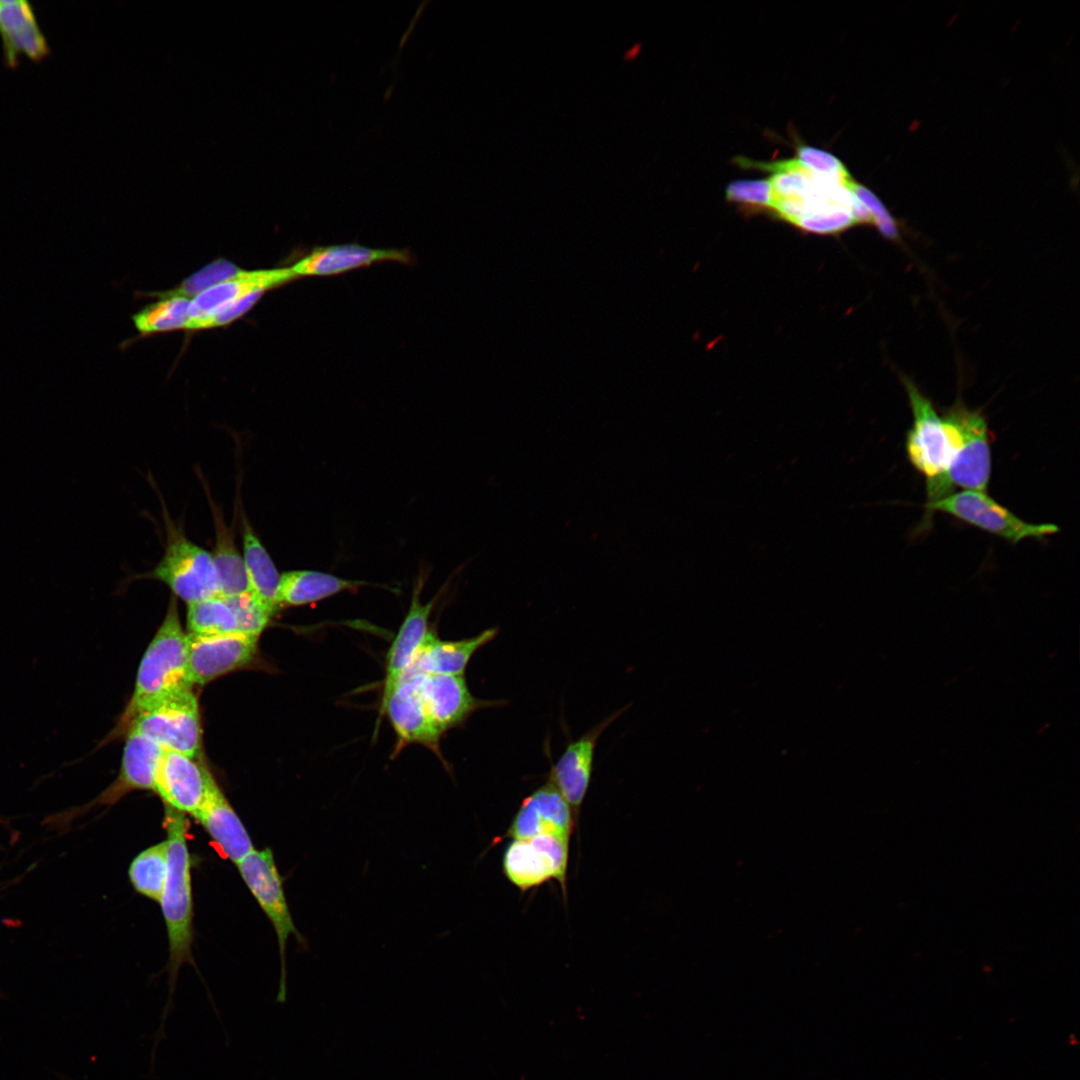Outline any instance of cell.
<instances>
[{
  "label": "cell",
  "mask_w": 1080,
  "mask_h": 1080,
  "mask_svg": "<svg viewBox=\"0 0 1080 1080\" xmlns=\"http://www.w3.org/2000/svg\"><path fill=\"white\" fill-rule=\"evenodd\" d=\"M164 827L167 835L168 869L159 903L169 944V959L166 967L169 975V996L161 1015L159 1028L152 1036L154 1044L151 1062L155 1061L158 1044L166 1038L165 1021L173 1008V995L179 970L185 963L195 965L192 955L193 897L191 857L187 843L188 821L185 814L165 806Z\"/></svg>",
  "instance_id": "obj_1"
},
{
  "label": "cell",
  "mask_w": 1080,
  "mask_h": 1080,
  "mask_svg": "<svg viewBox=\"0 0 1080 1080\" xmlns=\"http://www.w3.org/2000/svg\"><path fill=\"white\" fill-rule=\"evenodd\" d=\"M192 685L187 634L181 626L176 600L171 597L165 619L141 660L123 722L127 724L143 706L177 691L191 689Z\"/></svg>",
  "instance_id": "obj_2"
},
{
  "label": "cell",
  "mask_w": 1080,
  "mask_h": 1080,
  "mask_svg": "<svg viewBox=\"0 0 1080 1080\" xmlns=\"http://www.w3.org/2000/svg\"><path fill=\"white\" fill-rule=\"evenodd\" d=\"M904 384L913 414V424L907 431L905 450L912 466L926 478L927 502L930 503L952 493L947 471L952 450L946 428L931 401L913 382Z\"/></svg>",
  "instance_id": "obj_3"
},
{
  "label": "cell",
  "mask_w": 1080,
  "mask_h": 1080,
  "mask_svg": "<svg viewBox=\"0 0 1080 1080\" xmlns=\"http://www.w3.org/2000/svg\"><path fill=\"white\" fill-rule=\"evenodd\" d=\"M952 459L947 471L951 487L985 491L991 475V446L984 416L961 403L942 417Z\"/></svg>",
  "instance_id": "obj_4"
},
{
  "label": "cell",
  "mask_w": 1080,
  "mask_h": 1080,
  "mask_svg": "<svg viewBox=\"0 0 1080 1080\" xmlns=\"http://www.w3.org/2000/svg\"><path fill=\"white\" fill-rule=\"evenodd\" d=\"M165 523V553L148 576L165 583L188 604L220 595L211 553L190 541L167 516Z\"/></svg>",
  "instance_id": "obj_5"
},
{
  "label": "cell",
  "mask_w": 1080,
  "mask_h": 1080,
  "mask_svg": "<svg viewBox=\"0 0 1080 1080\" xmlns=\"http://www.w3.org/2000/svg\"><path fill=\"white\" fill-rule=\"evenodd\" d=\"M128 722L129 727L162 748L192 758L199 754L202 734L198 702L192 689L177 691L143 706Z\"/></svg>",
  "instance_id": "obj_6"
},
{
  "label": "cell",
  "mask_w": 1080,
  "mask_h": 1080,
  "mask_svg": "<svg viewBox=\"0 0 1080 1080\" xmlns=\"http://www.w3.org/2000/svg\"><path fill=\"white\" fill-rule=\"evenodd\" d=\"M236 866L244 883L275 930L281 961L276 1003H284L287 999L285 964L287 940L290 935H294L302 946L307 945L306 940L293 922L273 851L268 847L261 850L254 849Z\"/></svg>",
  "instance_id": "obj_7"
},
{
  "label": "cell",
  "mask_w": 1080,
  "mask_h": 1080,
  "mask_svg": "<svg viewBox=\"0 0 1080 1080\" xmlns=\"http://www.w3.org/2000/svg\"><path fill=\"white\" fill-rule=\"evenodd\" d=\"M924 507L928 514L935 511L948 514L1012 544L1025 539L1041 540L1059 531L1052 523L1037 524L1020 519L985 491L963 489L925 503Z\"/></svg>",
  "instance_id": "obj_8"
},
{
  "label": "cell",
  "mask_w": 1080,
  "mask_h": 1080,
  "mask_svg": "<svg viewBox=\"0 0 1080 1080\" xmlns=\"http://www.w3.org/2000/svg\"><path fill=\"white\" fill-rule=\"evenodd\" d=\"M569 838L544 833L526 839H513L503 856L507 879L525 891L556 879L565 887Z\"/></svg>",
  "instance_id": "obj_9"
},
{
  "label": "cell",
  "mask_w": 1080,
  "mask_h": 1080,
  "mask_svg": "<svg viewBox=\"0 0 1080 1080\" xmlns=\"http://www.w3.org/2000/svg\"><path fill=\"white\" fill-rule=\"evenodd\" d=\"M271 614L250 592L217 595L188 604L189 633L199 635L250 634L259 636Z\"/></svg>",
  "instance_id": "obj_10"
},
{
  "label": "cell",
  "mask_w": 1080,
  "mask_h": 1080,
  "mask_svg": "<svg viewBox=\"0 0 1080 1080\" xmlns=\"http://www.w3.org/2000/svg\"><path fill=\"white\" fill-rule=\"evenodd\" d=\"M162 749L138 730L129 727L117 779L90 803L52 816L49 822L64 827L94 805H112L133 790L154 791L155 771Z\"/></svg>",
  "instance_id": "obj_11"
},
{
  "label": "cell",
  "mask_w": 1080,
  "mask_h": 1080,
  "mask_svg": "<svg viewBox=\"0 0 1080 1080\" xmlns=\"http://www.w3.org/2000/svg\"><path fill=\"white\" fill-rule=\"evenodd\" d=\"M256 635L187 634L188 670L192 684H205L248 664L257 651Z\"/></svg>",
  "instance_id": "obj_12"
},
{
  "label": "cell",
  "mask_w": 1080,
  "mask_h": 1080,
  "mask_svg": "<svg viewBox=\"0 0 1080 1080\" xmlns=\"http://www.w3.org/2000/svg\"><path fill=\"white\" fill-rule=\"evenodd\" d=\"M209 771L194 758L163 748L154 777V791L165 806L194 815L200 807Z\"/></svg>",
  "instance_id": "obj_13"
},
{
  "label": "cell",
  "mask_w": 1080,
  "mask_h": 1080,
  "mask_svg": "<svg viewBox=\"0 0 1080 1080\" xmlns=\"http://www.w3.org/2000/svg\"><path fill=\"white\" fill-rule=\"evenodd\" d=\"M419 686L426 712L441 734L463 723L478 709L504 704L475 698L463 675L420 673Z\"/></svg>",
  "instance_id": "obj_14"
},
{
  "label": "cell",
  "mask_w": 1080,
  "mask_h": 1080,
  "mask_svg": "<svg viewBox=\"0 0 1080 1080\" xmlns=\"http://www.w3.org/2000/svg\"><path fill=\"white\" fill-rule=\"evenodd\" d=\"M629 706L616 711L577 740L569 742L552 766L548 781L560 792L576 813L586 796L593 772L594 754L602 732Z\"/></svg>",
  "instance_id": "obj_15"
},
{
  "label": "cell",
  "mask_w": 1080,
  "mask_h": 1080,
  "mask_svg": "<svg viewBox=\"0 0 1080 1080\" xmlns=\"http://www.w3.org/2000/svg\"><path fill=\"white\" fill-rule=\"evenodd\" d=\"M419 683L420 673L404 676L381 704L380 712L388 716L400 744H421L437 753L442 734L426 712Z\"/></svg>",
  "instance_id": "obj_16"
},
{
  "label": "cell",
  "mask_w": 1080,
  "mask_h": 1080,
  "mask_svg": "<svg viewBox=\"0 0 1080 1080\" xmlns=\"http://www.w3.org/2000/svg\"><path fill=\"white\" fill-rule=\"evenodd\" d=\"M299 277L291 267L254 271L243 270L237 276L222 282L190 300L186 329L197 330L207 318L243 296L278 288Z\"/></svg>",
  "instance_id": "obj_17"
},
{
  "label": "cell",
  "mask_w": 1080,
  "mask_h": 1080,
  "mask_svg": "<svg viewBox=\"0 0 1080 1080\" xmlns=\"http://www.w3.org/2000/svg\"><path fill=\"white\" fill-rule=\"evenodd\" d=\"M387 261L406 265L412 264L414 257L407 249H381L347 243L314 247L291 269L299 278L332 276Z\"/></svg>",
  "instance_id": "obj_18"
},
{
  "label": "cell",
  "mask_w": 1080,
  "mask_h": 1080,
  "mask_svg": "<svg viewBox=\"0 0 1080 1080\" xmlns=\"http://www.w3.org/2000/svg\"><path fill=\"white\" fill-rule=\"evenodd\" d=\"M221 853L235 865L255 848L241 819L221 791L211 773L203 801L193 815Z\"/></svg>",
  "instance_id": "obj_19"
},
{
  "label": "cell",
  "mask_w": 1080,
  "mask_h": 1080,
  "mask_svg": "<svg viewBox=\"0 0 1080 1080\" xmlns=\"http://www.w3.org/2000/svg\"><path fill=\"white\" fill-rule=\"evenodd\" d=\"M572 812L557 788L548 781L523 800L505 837L526 839L549 833L569 838L573 828Z\"/></svg>",
  "instance_id": "obj_20"
},
{
  "label": "cell",
  "mask_w": 1080,
  "mask_h": 1080,
  "mask_svg": "<svg viewBox=\"0 0 1080 1080\" xmlns=\"http://www.w3.org/2000/svg\"><path fill=\"white\" fill-rule=\"evenodd\" d=\"M0 36L8 67H16L21 54L38 62L50 52L34 8L26 0H0Z\"/></svg>",
  "instance_id": "obj_21"
},
{
  "label": "cell",
  "mask_w": 1080,
  "mask_h": 1080,
  "mask_svg": "<svg viewBox=\"0 0 1080 1080\" xmlns=\"http://www.w3.org/2000/svg\"><path fill=\"white\" fill-rule=\"evenodd\" d=\"M423 582L419 579L414 587L408 613L402 622L386 657L383 704L400 683L413 664L428 631V619L434 601L422 604L420 591Z\"/></svg>",
  "instance_id": "obj_22"
},
{
  "label": "cell",
  "mask_w": 1080,
  "mask_h": 1080,
  "mask_svg": "<svg viewBox=\"0 0 1080 1080\" xmlns=\"http://www.w3.org/2000/svg\"><path fill=\"white\" fill-rule=\"evenodd\" d=\"M498 634V628H488L480 634L455 641L438 639L430 631L406 672V675L443 674L463 675L472 656L483 646L491 642Z\"/></svg>",
  "instance_id": "obj_23"
},
{
  "label": "cell",
  "mask_w": 1080,
  "mask_h": 1080,
  "mask_svg": "<svg viewBox=\"0 0 1080 1080\" xmlns=\"http://www.w3.org/2000/svg\"><path fill=\"white\" fill-rule=\"evenodd\" d=\"M242 548L249 592L273 615L279 609L277 595L281 574L245 517L242 519Z\"/></svg>",
  "instance_id": "obj_24"
},
{
  "label": "cell",
  "mask_w": 1080,
  "mask_h": 1080,
  "mask_svg": "<svg viewBox=\"0 0 1080 1080\" xmlns=\"http://www.w3.org/2000/svg\"><path fill=\"white\" fill-rule=\"evenodd\" d=\"M362 585H367V583L343 579L319 571H287L281 574L277 604L279 608L306 605L345 590H354Z\"/></svg>",
  "instance_id": "obj_25"
},
{
  "label": "cell",
  "mask_w": 1080,
  "mask_h": 1080,
  "mask_svg": "<svg viewBox=\"0 0 1080 1080\" xmlns=\"http://www.w3.org/2000/svg\"><path fill=\"white\" fill-rule=\"evenodd\" d=\"M210 506L216 532L215 547L211 556L218 577L220 595L231 596L249 592L243 557L236 546L233 529L226 525L221 511L211 499Z\"/></svg>",
  "instance_id": "obj_26"
},
{
  "label": "cell",
  "mask_w": 1080,
  "mask_h": 1080,
  "mask_svg": "<svg viewBox=\"0 0 1080 1080\" xmlns=\"http://www.w3.org/2000/svg\"><path fill=\"white\" fill-rule=\"evenodd\" d=\"M168 869L167 841L154 844L141 851L132 860L128 876L137 893L151 900L160 901Z\"/></svg>",
  "instance_id": "obj_27"
},
{
  "label": "cell",
  "mask_w": 1080,
  "mask_h": 1080,
  "mask_svg": "<svg viewBox=\"0 0 1080 1080\" xmlns=\"http://www.w3.org/2000/svg\"><path fill=\"white\" fill-rule=\"evenodd\" d=\"M190 299L165 297L132 316L136 329L144 335L186 329Z\"/></svg>",
  "instance_id": "obj_28"
},
{
  "label": "cell",
  "mask_w": 1080,
  "mask_h": 1080,
  "mask_svg": "<svg viewBox=\"0 0 1080 1080\" xmlns=\"http://www.w3.org/2000/svg\"><path fill=\"white\" fill-rule=\"evenodd\" d=\"M242 271L243 269L235 263L219 258L188 276L177 287L168 291L153 293V295L159 298H194L204 291L237 276Z\"/></svg>",
  "instance_id": "obj_29"
},
{
  "label": "cell",
  "mask_w": 1080,
  "mask_h": 1080,
  "mask_svg": "<svg viewBox=\"0 0 1080 1080\" xmlns=\"http://www.w3.org/2000/svg\"><path fill=\"white\" fill-rule=\"evenodd\" d=\"M853 194L868 209L873 218V224L888 239L899 238L898 225L881 200L867 187L853 181L850 185Z\"/></svg>",
  "instance_id": "obj_30"
},
{
  "label": "cell",
  "mask_w": 1080,
  "mask_h": 1080,
  "mask_svg": "<svg viewBox=\"0 0 1080 1080\" xmlns=\"http://www.w3.org/2000/svg\"><path fill=\"white\" fill-rule=\"evenodd\" d=\"M728 200L746 204L771 207L772 187L767 179L736 180L726 189Z\"/></svg>",
  "instance_id": "obj_31"
},
{
  "label": "cell",
  "mask_w": 1080,
  "mask_h": 1080,
  "mask_svg": "<svg viewBox=\"0 0 1080 1080\" xmlns=\"http://www.w3.org/2000/svg\"><path fill=\"white\" fill-rule=\"evenodd\" d=\"M797 155V159L815 173L842 180L851 178L841 161L826 151L802 145L797 148Z\"/></svg>",
  "instance_id": "obj_32"
},
{
  "label": "cell",
  "mask_w": 1080,
  "mask_h": 1080,
  "mask_svg": "<svg viewBox=\"0 0 1080 1080\" xmlns=\"http://www.w3.org/2000/svg\"><path fill=\"white\" fill-rule=\"evenodd\" d=\"M264 293L263 291H255L243 296L204 320L198 326V329H209L230 324L247 313Z\"/></svg>",
  "instance_id": "obj_33"
}]
</instances>
